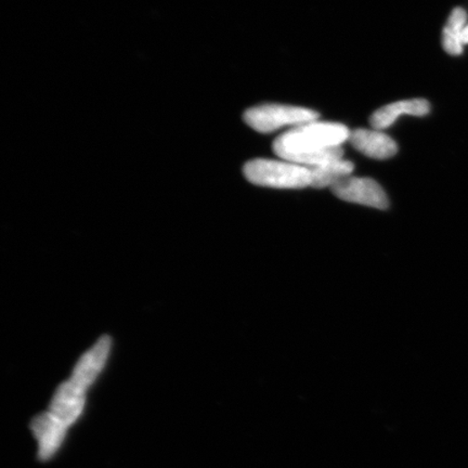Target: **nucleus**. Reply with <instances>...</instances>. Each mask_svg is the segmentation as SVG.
Returning a JSON list of instances; mask_svg holds the SVG:
<instances>
[{
	"label": "nucleus",
	"mask_w": 468,
	"mask_h": 468,
	"mask_svg": "<svg viewBox=\"0 0 468 468\" xmlns=\"http://www.w3.org/2000/svg\"><path fill=\"white\" fill-rule=\"evenodd\" d=\"M349 136L351 131L343 124L312 121L282 133L273 151L284 161L312 169L343 159L341 145Z\"/></svg>",
	"instance_id": "obj_1"
},
{
	"label": "nucleus",
	"mask_w": 468,
	"mask_h": 468,
	"mask_svg": "<svg viewBox=\"0 0 468 468\" xmlns=\"http://www.w3.org/2000/svg\"><path fill=\"white\" fill-rule=\"evenodd\" d=\"M245 179L256 186L277 189H303L310 187V170L289 161L256 159L244 166Z\"/></svg>",
	"instance_id": "obj_2"
},
{
	"label": "nucleus",
	"mask_w": 468,
	"mask_h": 468,
	"mask_svg": "<svg viewBox=\"0 0 468 468\" xmlns=\"http://www.w3.org/2000/svg\"><path fill=\"white\" fill-rule=\"evenodd\" d=\"M244 122L262 133H269L284 126H298L301 124L317 121L319 113L306 107L262 105L245 111Z\"/></svg>",
	"instance_id": "obj_3"
},
{
	"label": "nucleus",
	"mask_w": 468,
	"mask_h": 468,
	"mask_svg": "<svg viewBox=\"0 0 468 468\" xmlns=\"http://www.w3.org/2000/svg\"><path fill=\"white\" fill-rule=\"evenodd\" d=\"M331 190L343 201L378 209H386L390 206L389 197L383 188L371 179L349 176L338 182Z\"/></svg>",
	"instance_id": "obj_4"
},
{
	"label": "nucleus",
	"mask_w": 468,
	"mask_h": 468,
	"mask_svg": "<svg viewBox=\"0 0 468 468\" xmlns=\"http://www.w3.org/2000/svg\"><path fill=\"white\" fill-rule=\"evenodd\" d=\"M31 428L39 441L40 460L47 461L60 449L69 427L51 412H45L32 421Z\"/></svg>",
	"instance_id": "obj_5"
},
{
	"label": "nucleus",
	"mask_w": 468,
	"mask_h": 468,
	"mask_svg": "<svg viewBox=\"0 0 468 468\" xmlns=\"http://www.w3.org/2000/svg\"><path fill=\"white\" fill-rule=\"evenodd\" d=\"M110 349V337H101L96 345L78 360L77 367L73 371L72 378L69 381H73L79 389L87 390L96 379L98 378L102 369L105 368Z\"/></svg>",
	"instance_id": "obj_6"
},
{
	"label": "nucleus",
	"mask_w": 468,
	"mask_h": 468,
	"mask_svg": "<svg viewBox=\"0 0 468 468\" xmlns=\"http://www.w3.org/2000/svg\"><path fill=\"white\" fill-rule=\"evenodd\" d=\"M85 403L86 390L71 381H64L53 395L50 412L69 427L82 416Z\"/></svg>",
	"instance_id": "obj_7"
},
{
	"label": "nucleus",
	"mask_w": 468,
	"mask_h": 468,
	"mask_svg": "<svg viewBox=\"0 0 468 468\" xmlns=\"http://www.w3.org/2000/svg\"><path fill=\"white\" fill-rule=\"evenodd\" d=\"M349 142L359 152L375 160H387L398 152L395 140L378 129H362L351 132Z\"/></svg>",
	"instance_id": "obj_8"
},
{
	"label": "nucleus",
	"mask_w": 468,
	"mask_h": 468,
	"mask_svg": "<svg viewBox=\"0 0 468 468\" xmlns=\"http://www.w3.org/2000/svg\"><path fill=\"white\" fill-rule=\"evenodd\" d=\"M429 111V102L425 99L397 101L374 112L370 118V124L373 129L383 131L391 126L401 115L425 116Z\"/></svg>",
	"instance_id": "obj_9"
},
{
	"label": "nucleus",
	"mask_w": 468,
	"mask_h": 468,
	"mask_svg": "<svg viewBox=\"0 0 468 468\" xmlns=\"http://www.w3.org/2000/svg\"><path fill=\"white\" fill-rule=\"evenodd\" d=\"M354 166L346 160H335L332 162L316 166L309 169L311 175L310 187L315 189L335 187L338 182L352 176Z\"/></svg>",
	"instance_id": "obj_10"
},
{
	"label": "nucleus",
	"mask_w": 468,
	"mask_h": 468,
	"mask_svg": "<svg viewBox=\"0 0 468 468\" xmlns=\"http://www.w3.org/2000/svg\"><path fill=\"white\" fill-rule=\"evenodd\" d=\"M466 19L465 10L455 8L445 26L443 46L451 56H459L463 51V33L466 28Z\"/></svg>",
	"instance_id": "obj_11"
},
{
	"label": "nucleus",
	"mask_w": 468,
	"mask_h": 468,
	"mask_svg": "<svg viewBox=\"0 0 468 468\" xmlns=\"http://www.w3.org/2000/svg\"><path fill=\"white\" fill-rule=\"evenodd\" d=\"M463 44H468V26H466L464 33H463Z\"/></svg>",
	"instance_id": "obj_12"
}]
</instances>
